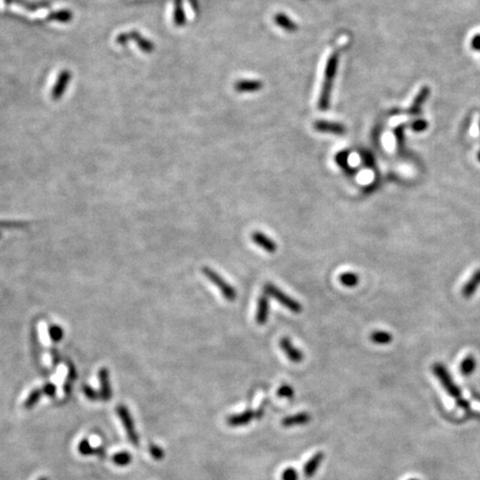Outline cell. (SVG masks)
<instances>
[{"instance_id": "1", "label": "cell", "mask_w": 480, "mask_h": 480, "mask_svg": "<svg viewBox=\"0 0 480 480\" xmlns=\"http://www.w3.org/2000/svg\"><path fill=\"white\" fill-rule=\"evenodd\" d=\"M337 67V52L333 51L331 56L328 58V62L326 66L325 71V80L323 85V90H321L320 100H319V108L326 109L328 107V102H329V94L330 88L332 84V79L335 76V71Z\"/></svg>"}, {"instance_id": "2", "label": "cell", "mask_w": 480, "mask_h": 480, "mask_svg": "<svg viewBox=\"0 0 480 480\" xmlns=\"http://www.w3.org/2000/svg\"><path fill=\"white\" fill-rule=\"evenodd\" d=\"M265 289V294L268 296V297H273L277 301H279L280 304L286 307L288 310H290L294 314H300L302 311V306L300 305V302H298L296 299L291 298L290 296H288L284 291L279 289L277 286H275L272 282H267L264 287Z\"/></svg>"}, {"instance_id": "3", "label": "cell", "mask_w": 480, "mask_h": 480, "mask_svg": "<svg viewBox=\"0 0 480 480\" xmlns=\"http://www.w3.org/2000/svg\"><path fill=\"white\" fill-rule=\"evenodd\" d=\"M201 272H202L203 275L206 276V278L210 282H213V284L219 289L221 295L227 300H229V301L236 300V298H237L236 289L232 285H230L229 282H227L225 279H223L218 273H216L214 269L209 268V267H202Z\"/></svg>"}, {"instance_id": "4", "label": "cell", "mask_w": 480, "mask_h": 480, "mask_svg": "<svg viewBox=\"0 0 480 480\" xmlns=\"http://www.w3.org/2000/svg\"><path fill=\"white\" fill-rule=\"evenodd\" d=\"M117 412H118V415H119L120 419H121V422L124 426V428H126V431H127V435H128V438L131 443H133L135 446H138V443H139V440H138V436H137V432L135 430V426H134V422H133V419H131L130 417V413L128 411V409L126 408V407L124 406H119L117 408Z\"/></svg>"}, {"instance_id": "5", "label": "cell", "mask_w": 480, "mask_h": 480, "mask_svg": "<svg viewBox=\"0 0 480 480\" xmlns=\"http://www.w3.org/2000/svg\"><path fill=\"white\" fill-rule=\"evenodd\" d=\"M279 345H280L281 350L286 353L287 358L289 360H291L293 363H300V361H302V359H304V353H302L299 349H297V348L293 345V343L289 338L287 337L281 338Z\"/></svg>"}, {"instance_id": "6", "label": "cell", "mask_w": 480, "mask_h": 480, "mask_svg": "<svg viewBox=\"0 0 480 480\" xmlns=\"http://www.w3.org/2000/svg\"><path fill=\"white\" fill-rule=\"evenodd\" d=\"M252 239L256 245L264 249V251L268 254H274L277 252V248H278L277 244H276L270 237H268L265 234H262L260 232H255L252 235Z\"/></svg>"}, {"instance_id": "7", "label": "cell", "mask_w": 480, "mask_h": 480, "mask_svg": "<svg viewBox=\"0 0 480 480\" xmlns=\"http://www.w3.org/2000/svg\"><path fill=\"white\" fill-rule=\"evenodd\" d=\"M262 409H259L258 412H255L253 410H246L244 411L242 413H238V415H234V416H230L228 417L227 419V423L230 425V426H233V427H236V426H242V425H246L248 423H251L253 419L255 418H259L261 415H262Z\"/></svg>"}, {"instance_id": "8", "label": "cell", "mask_w": 480, "mask_h": 480, "mask_svg": "<svg viewBox=\"0 0 480 480\" xmlns=\"http://www.w3.org/2000/svg\"><path fill=\"white\" fill-rule=\"evenodd\" d=\"M269 318V298L266 294L261 295L258 299L257 312H256V323L258 325H265Z\"/></svg>"}, {"instance_id": "9", "label": "cell", "mask_w": 480, "mask_h": 480, "mask_svg": "<svg viewBox=\"0 0 480 480\" xmlns=\"http://www.w3.org/2000/svg\"><path fill=\"white\" fill-rule=\"evenodd\" d=\"M315 128L323 133H332V134H344L345 127L343 124L329 121H317L315 123Z\"/></svg>"}, {"instance_id": "10", "label": "cell", "mask_w": 480, "mask_h": 480, "mask_svg": "<svg viewBox=\"0 0 480 480\" xmlns=\"http://www.w3.org/2000/svg\"><path fill=\"white\" fill-rule=\"evenodd\" d=\"M435 372L437 373V376L439 377L440 381H442L443 385L446 387V389L448 390V392L450 394H452V396H455V397H458V390H457V388L455 387V385H452L451 384V381L448 377V374H447L446 370L444 369V368L442 366H437L435 367Z\"/></svg>"}, {"instance_id": "11", "label": "cell", "mask_w": 480, "mask_h": 480, "mask_svg": "<svg viewBox=\"0 0 480 480\" xmlns=\"http://www.w3.org/2000/svg\"><path fill=\"white\" fill-rule=\"evenodd\" d=\"M324 458V453L323 452H317L316 455L308 460V463L305 465V475L306 477L310 478L315 475V472L317 471L318 467L320 466L321 462H323Z\"/></svg>"}, {"instance_id": "12", "label": "cell", "mask_w": 480, "mask_h": 480, "mask_svg": "<svg viewBox=\"0 0 480 480\" xmlns=\"http://www.w3.org/2000/svg\"><path fill=\"white\" fill-rule=\"evenodd\" d=\"M309 420H310V416L308 415L307 412H299L296 413L294 416H288L286 418L282 419V426L285 427H291L296 425H305L307 424Z\"/></svg>"}, {"instance_id": "13", "label": "cell", "mask_w": 480, "mask_h": 480, "mask_svg": "<svg viewBox=\"0 0 480 480\" xmlns=\"http://www.w3.org/2000/svg\"><path fill=\"white\" fill-rule=\"evenodd\" d=\"M99 380H100V386H101L100 397L105 400V402H107V400H109L111 397V389H110L109 380H108V371L106 369H101L99 371Z\"/></svg>"}, {"instance_id": "14", "label": "cell", "mask_w": 480, "mask_h": 480, "mask_svg": "<svg viewBox=\"0 0 480 480\" xmlns=\"http://www.w3.org/2000/svg\"><path fill=\"white\" fill-rule=\"evenodd\" d=\"M236 90L245 93V91H257L261 88V82L256 80H245V81H238L235 86Z\"/></svg>"}, {"instance_id": "15", "label": "cell", "mask_w": 480, "mask_h": 480, "mask_svg": "<svg viewBox=\"0 0 480 480\" xmlns=\"http://www.w3.org/2000/svg\"><path fill=\"white\" fill-rule=\"evenodd\" d=\"M339 280L345 287L352 288V287H356L358 285L359 277H358L357 274L347 272V273H343L340 275Z\"/></svg>"}, {"instance_id": "16", "label": "cell", "mask_w": 480, "mask_h": 480, "mask_svg": "<svg viewBox=\"0 0 480 480\" xmlns=\"http://www.w3.org/2000/svg\"><path fill=\"white\" fill-rule=\"evenodd\" d=\"M370 340L377 345H386L392 340V336L386 331H373L370 333Z\"/></svg>"}, {"instance_id": "17", "label": "cell", "mask_w": 480, "mask_h": 480, "mask_svg": "<svg viewBox=\"0 0 480 480\" xmlns=\"http://www.w3.org/2000/svg\"><path fill=\"white\" fill-rule=\"evenodd\" d=\"M275 22L277 23L281 28H285L287 30H294L296 29V24L291 22L286 15L284 14H278L275 17Z\"/></svg>"}, {"instance_id": "18", "label": "cell", "mask_w": 480, "mask_h": 480, "mask_svg": "<svg viewBox=\"0 0 480 480\" xmlns=\"http://www.w3.org/2000/svg\"><path fill=\"white\" fill-rule=\"evenodd\" d=\"M78 449L85 456H87V455H102V453H103L102 449H93V448H91L87 440H82V442L79 444Z\"/></svg>"}, {"instance_id": "19", "label": "cell", "mask_w": 480, "mask_h": 480, "mask_svg": "<svg viewBox=\"0 0 480 480\" xmlns=\"http://www.w3.org/2000/svg\"><path fill=\"white\" fill-rule=\"evenodd\" d=\"M480 284V272H478L475 276H473L472 279L468 282V284L466 285L465 289H464V295L467 296V297H468V296L472 295V293L475 291V289L477 288V286Z\"/></svg>"}, {"instance_id": "20", "label": "cell", "mask_w": 480, "mask_h": 480, "mask_svg": "<svg viewBox=\"0 0 480 480\" xmlns=\"http://www.w3.org/2000/svg\"><path fill=\"white\" fill-rule=\"evenodd\" d=\"M113 460H114V463L118 466H127L130 463L131 457L128 452L124 451V452L117 453V455L114 456Z\"/></svg>"}, {"instance_id": "21", "label": "cell", "mask_w": 480, "mask_h": 480, "mask_svg": "<svg viewBox=\"0 0 480 480\" xmlns=\"http://www.w3.org/2000/svg\"><path fill=\"white\" fill-rule=\"evenodd\" d=\"M40 394H41L40 390H34V391H32L29 394V397L27 398V400L25 402V408L29 409V408H31L32 406H35L38 400H39V398H40Z\"/></svg>"}, {"instance_id": "22", "label": "cell", "mask_w": 480, "mask_h": 480, "mask_svg": "<svg viewBox=\"0 0 480 480\" xmlns=\"http://www.w3.org/2000/svg\"><path fill=\"white\" fill-rule=\"evenodd\" d=\"M277 393L279 397H282V398H291L294 396V389L290 386L284 385L279 388Z\"/></svg>"}, {"instance_id": "23", "label": "cell", "mask_w": 480, "mask_h": 480, "mask_svg": "<svg viewBox=\"0 0 480 480\" xmlns=\"http://www.w3.org/2000/svg\"><path fill=\"white\" fill-rule=\"evenodd\" d=\"M49 335H50V338L54 340V341H59L61 339L62 337V330L60 329V328H59L58 326H51L50 327V329H49Z\"/></svg>"}, {"instance_id": "24", "label": "cell", "mask_w": 480, "mask_h": 480, "mask_svg": "<svg viewBox=\"0 0 480 480\" xmlns=\"http://www.w3.org/2000/svg\"><path fill=\"white\" fill-rule=\"evenodd\" d=\"M473 367H475V363H473V359L472 358H467L464 363H463V366H462V371L466 374H469L472 370H473Z\"/></svg>"}, {"instance_id": "25", "label": "cell", "mask_w": 480, "mask_h": 480, "mask_svg": "<svg viewBox=\"0 0 480 480\" xmlns=\"http://www.w3.org/2000/svg\"><path fill=\"white\" fill-rule=\"evenodd\" d=\"M297 479H298L297 472H296V470L293 468H288L282 472V480H297Z\"/></svg>"}, {"instance_id": "26", "label": "cell", "mask_w": 480, "mask_h": 480, "mask_svg": "<svg viewBox=\"0 0 480 480\" xmlns=\"http://www.w3.org/2000/svg\"><path fill=\"white\" fill-rule=\"evenodd\" d=\"M149 450H150L151 456H153L155 459H161L163 457V451L161 448H159V447L151 445Z\"/></svg>"}, {"instance_id": "27", "label": "cell", "mask_w": 480, "mask_h": 480, "mask_svg": "<svg viewBox=\"0 0 480 480\" xmlns=\"http://www.w3.org/2000/svg\"><path fill=\"white\" fill-rule=\"evenodd\" d=\"M84 392L85 394H86V396L91 399V400H97L98 398H99V394H98L96 391H94L93 389H91L90 387H87V386H84Z\"/></svg>"}, {"instance_id": "28", "label": "cell", "mask_w": 480, "mask_h": 480, "mask_svg": "<svg viewBox=\"0 0 480 480\" xmlns=\"http://www.w3.org/2000/svg\"><path fill=\"white\" fill-rule=\"evenodd\" d=\"M44 392L47 394V396L49 397H52V396H55V393H56V387L54 385H46L44 387Z\"/></svg>"}, {"instance_id": "29", "label": "cell", "mask_w": 480, "mask_h": 480, "mask_svg": "<svg viewBox=\"0 0 480 480\" xmlns=\"http://www.w3.org/2000/svg\"><path fill=\"white\" fill-rule=\"evenodd\" d=\"M472 47L476 48V49H480V36H477V37L473 38Z\"/></svg>"}, {"instance_id": "30", "label": "cell", "mask_w": 480, "mask_h": 480, "mask_svg": "<svg viewBox=\"0 0 480 480\" xmlns=\"http://www.w3.org/2000/svg\"><path fill=\"white\" fill-rule=\"evenodd\" d=\"M39 480H48V479L47 478H40Z\"/></svg>"}, {"instance_id": "31", "label": "cell", "mask_w": 480, "mask_h": 480, "mask_svg": "<svg viewBox=\"0 0 480 480\" xmlns=\"http://www.w3.org/2000/svg\"><path fill=\"white\" fill-rule=\"evenodd\" d=\"M409 480H417V479H409Z\"/></svg>"}]
</instances>
